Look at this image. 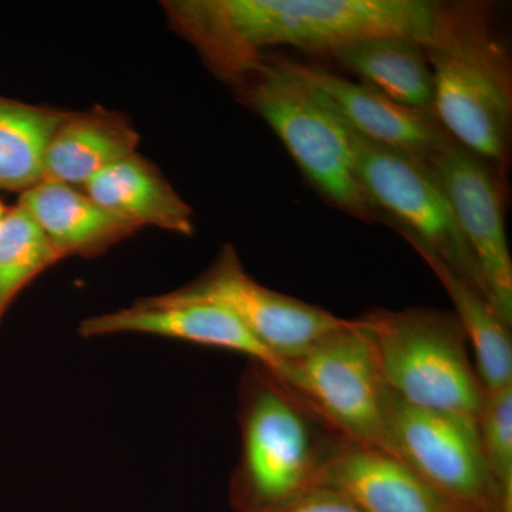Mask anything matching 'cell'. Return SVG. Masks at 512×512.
<instances>
[{"label":"cell","instance_id":"cell-9","mask_svg":"<svg viewBox=\"0 0 512 512\" xmlns=\"http://www.w3.org/2000/svg\"><path fill=\"white\" fill-rule=\"evenodd\" d=\"M153 298L163 303L220 306L241 320L279 359L299 355L349 320L265 288L248 275L232 245H225L210 268L191 284Z\"/></svg>","mask_w":512,"mask_h":512},{"label":"cell","instance_id":"cell-4","mask_svg":"<svg viewBox=\"0 0 512 512\" xmlns=\"http://www.w3.org/2000/svg\"><path fill=\"white\" fill-rule=\"evenodd\" d=\"M357 320L369 336L390 392L420 409L478 423L485 390L456 313L373 309Z\"/></svg>","mask_w":512,"mask_h":512},{"label":"cell","instance_id":"cell-1","mask_svg":"<svg viewBox=\"0 0 512 512\" xmlns=\"http://www.w3.org/2000/svg\"><path fill=\"white\" fill-rule=\"evenodd\" d=\"M430 0H177L164 3L174 29L222 79L238 86L265 50L288 46L329 55L373 36H404L426 46L439 23Z\"/></svg>","mask_w":512,"mask_h":512},{"label":"cell","instance_id":"cell-15","mask_svg":"<svg viewBox=\"0 0 512 512\" xmlns=\"http://www.w3.org/2000/svg\"><path fill=\"white\" fill-rule=\"evenodd\" d=\"M83 190L133 227L153 225L181 235L194 232L190 205L137 153L94 175Z\"/></svg>","mask_w":512,"mask_h":512},{"label":"cell","instance_id":"cell-14","mask_svg":"<svg viewBox=\"0 0 512 512\" xmlns=\"http://www.w3.org/2000/svg\"><path fill=\"white\" fill-rule=\"evenodd\" d=\"M19 205L30 212L57 258L94 255L136 231V227L104 210L74 185L40 181L22 192Z\"/></svg>","mask_w":512,"mask_h":512},{"label":"cell","instance_id":"cell-11","mask_svg":"<svg viewBox=\"0 0 512 512\" xmlns=\"http://www.w3.org/2000/svg\"><path fill=\"white\" fill-rule=\"evenodd\" d=\"M279 60L328 101L350 130L366 140L427 161L451 140L433 116L402 106L367 83L352 82L322 67L286 57Z\"/></svg>","mask_w":512,"mask_h":512},{"label":"cell","instance_id":"cell-5","mask_svg":"<svg viewBox=\"0 0 512 512\" xmlns=\"http://www.w3.org/2000/svg\"><path fill=\"white\" fill-rule=\"evenodd\" d=\"M238 87L326 200L363 220L379 217L357 177L349 127L313 87L266 56Z\"/></svg>","mask_w":512,"mask_h":512},{"label":"cell","instance_id":"cell-8","mask_svg":"<svg viewBox=\"0 0 512 512\" xmlns=\"http://www.w3.org/2000/svg\"><path fill=\"white\" fill-rule=\"evenodd\" d=\"M349 133L357 177L375 210L396 222L399 231L426 242L444 264L487 298L476 258L429 161L373 143L350 128Z\"/></svg>","mask_w":512,"mask_h":512},{"label":"cell","instance_id":"cell-12","mask_svg":"<svg viewBox=\"0 0 512 512\" xmlns=\"http://www.w3.org/2000/svg\"><path fill=\"white\" fill-rule=\"evenodd\" d=\"M79 332L83 338L140 333L185 340L242 353L269 372H275L282 363L241 320L224 308L208 303H163L147 298L130 308L90 316L80 323Z\"/></svg>","mask_w":512,"mask_h":512},{"label":"cell","instance_id":"cell-21","mask_svg":"<svg viewBox=\"0 0 512 512\" xmlns=\"http://www.w3.org/2000/svg\"><path fill=\"white\" fill-rule=\"evenodd\" d=\"M478 433L488 470L505 500L512 503V384L485 392Z\"/></svg>","mask_w":512,"mask_h":512},{"label":"cell","instance_id":"cell-13","mask_svg":"<svg viewBox=\"0 0 512 512\" xmlns=\"http://www.w3.org/2000/svg\"><path fill=\"white\" fill-rule=\"evenodd\" d=\"M363 512H450L416 473L383 448L340 440L320 474Z\"/></svg>","mask_w":512,"mask_h":512},{"label":"cell","instance_id":"cell-17","mask_svg":"<svg viewBox=\"0 0 512 512\" xmlns=\"http://www.w3.org/2000/svg\"><path fill=\"white\" fill-rule=\"evenodd\" d=\"M138 143L137 131L116 114L69 113L47 148L43 180L84 185L111 164L136 154Z\"/></svg>","mask_w":512,"mask_h":512},{"label":"cell","instance_id":"cell-16","mask_svg":"<svg viewBox=\"0 0 512 512\" xmlns=\"http://www.w3.org/2000/svg\"><path fill=\"white\" fill-rule=\"evenodd\" d=\"M329 56L396 103L436 119L433 74L426 49L417 40L365 37L336 47Z\"/></svg>","mask_w":512,"mask_h":512},{"label":"cell","instance_id":"cell-20","mask_svg":"<svg viewBox=\"0 0 512 512\" xmlns=\"http://www.w3.org/2000/svg\"><path fill=\"white\" fill-rule=\"evenodd\" d=\"M59 261L45 232L30 212L18 207L0 222V319L26 285Z\"/></svg>","mask_w":512,"mask_h":512},{"label":"cell","instance_id":"cell-7","mask_svg":"<svg viewBox=\"0 0 512 512\" xmlns=\"http://www.w3.org/2000/svg\"><path fill=\"white\" fill-rule=\"evenodd\" d=\"M390 450L450 512H512L481 448L477 421L404 402L389 390Z\"/></svg>","mask_w":512,"mask_h":512},{"label":"cell","instance_id":"cell-10","mask_svg":"<svg viewBox=\"0 0 512 512\" xmlns=\"http://www.w3.org/2000/svg\"><path fill=\"white\" fill-rule=\"evenodd\" d=\"M429 163L476 258L488 302L511 328L512 259L505 231L503 191L493 168L453 138Z\"/></svg>","mask_w":512,"mask_h":512},{"label":"cell","instance_id":"cell-22","mask_svg":"<svg viewBox=\"0 0 512 512\" xmlns=\"http://www.w3.org/2000/svg\"><path fill=\"white\" fill-rule=\"evenodd\" d=\"M265 512H363L356 507L355 504L350 503L348 498L343 497L338 491L332 488L313 487L311 490L306 491L293 498L288 503L279 505V507L272 508Z\"/></svg>","mask_w":512,"mask_h":512},{"label":"cell","instance_id":"cell-23","mask_svg":"<svg viewBox=\"0 0 512 512\" xmlns=\"http://www.w3.org/2000/svg\"><path fill=\"white\" fill-rule=\"evenodd\" d=\"M5 208L2 207V204H0V222H2L3 217H5Z\"/></svg>","mask_w":512,"mask_h":512},{"label":"cell","instance_id":"cell-19","mask_svg":"<svg viewBox=\"0 0 512 512\" xmlns=\"http://www.w3.org/2000/svg\"><path fill=\"white\" fill-rule=\"evenodd\" d=\"M67 116L0 97V190L25 192L43 180L47 148Z\"/></svg>","mask_w":512,"mask_h":512},{"label":"cell","instance_id":"cell-3","mask_svg":"<svg viewBox=\"0 0 512 512\" xmlns=\"http://www.w3.org/2000/svg\"><path fill=\"white\" fill-rule=\"evenodd\" d=\"M241 458L232 474L235 512H265L318 487L340 437L259 363L241 384Z\"/></svg>","mask_w":512,"mask_h":512},{"label":"cell","instance_id":"cell-6","mask_svg":"<svg viewBox=\"0 0 512 512\" xmlns=\"http://www.w3.org/2000/svg\"><path fill=\"white\" fill-rule=\"evenodd\" d=\"M340 439L390 450L387 389L359 320L349 319L271 372Z\"/></svg>","mask_w":512,"mask_h":512},{"label":"cell","instance_id":"cell-2","mask_svg":"<svg viewBox=\"0 0 512 512\" xmlns=\"http://www.w3.org/2000/svg\"><path fill=\"white\" fill-rule=\"evenodd\" d=\"M424 49L440 126L485 163H504L511 138V64L491 32L487 8L443 3L436 32Z\"/></svg>","mask_w":512,"mask_h":512},{"label":"cell","instance_id":"cell-18","mask_svg":"<svg viewBox=\"0 0 512 512\" xmlns=\"http://www.w3.org/2000/svg\"><path fill=\"white\" fill-rule=\"evenodd\" d=\"M403 237L429 264L450 296L461 328L476 355V369L485 392H495L512 384V342L507 325L498 318L487 298L464 281L453 269L441 261L426 244L412 232L400 231Z\"/></svg>","mask_w":512,"mask_h":512}]
</instances>
